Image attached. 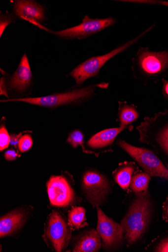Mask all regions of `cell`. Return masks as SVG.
<instances>
[{"label": "cell", "mask_w": 168, "mask_h": 252, "mask_svg": "<svg viewBox=\"0 0 168 252\" xmlns=\"http://www.w3.org/2000/svg\"><path fill=\"white\" fill-rule=\"evenodd\" d=\"M162 82V94L164 97L168 101V77L166 79H163Z\"/></svg>", "instance_id": "28"}, {"label": "cell", "mask_w": 168, "mask_h": 252, "mask_svg": "<svg viewBox=\"0 0 168 252\" xmlns=\"http://www.w3.org/2000/svg\"><path fill=\"white\" fill-rule=\"evenodd\" d=\"M140 116L137 107L127 102H119L118 121L119 126H131L138 119Z\"/></svg>", "instance_id": "18"}, {"label": "cell", "mask_w": 168, "mask_h": 252, "mask_svg": "<svg viewBox=\"0 0 168 252\" xmlns=\"http://www.w3.org/2000/svg\"><path fill=\"white\" fill-rule=\"evenodd\" d=\"M84 139L83 133L79 130H76L69 134L67 142L75 148H77L79 146H81L83 147Z\"/></svg>", "instance_id": "22"}, {"label": "cell", "mask_w": 168, "mask_h": 252, "mask_svg": "<svg viewBox=\"0 0 168 252\" xmlns=\"http://www.w3.org/2000/svg\"><path fill=\"white\" fill-rule=\"evenodd\" d=\"M153 28L154 26L151 27L135 37L104 55L94 57L88 59L74 68L71 72L70 75L75 79L78 85L83 84L89 78L97 76L106 62L117 55L126 51L132 46L137 43Z\"/></svg>", "instance_id": "4"}, {"label": "cell", "mask_w": 168, "mask_h": 252, "mask_svg": "<svg viewBox=\"0 0 168 252\" xmlns=\"http://www.w3.org/2000/svg\"><path fill=\"white\" fill-rule=\"evenodd\" d=\"M12 17L10 15H3L1 16V36L6 27L12 22Z\"/></svg>", "instance_id": "26"}, {"label": "cell", "mask_w": 168, "mask_h": 252, "mask_svg": "<svg viewBox=\"0 0 168 252\" xmlns=\"http://www.w3.org/2000/svg\"><path fill=\"white\" fill-rule=\"evenodd\" d=\"M13 9L19 18L27 20L36 26L45 18L44 8L35 1H16L14 2Z\"/></svg>", "instance_id": "13"}, {"label": "cell", "mask_w": 168, "mask_h": 252, "mask_svg": "<svg viewBox=\"0 0 168 252\" xmlns=\"http://www.w3.org/2000/svg\"><path fill=\"white\" fill-rule=\"evenodd\" d=\"M136 129L138 141L150 146L168 168V110L145 117Z\"/></svg>", "instance_id": "3"}, {"label": "cell", "mask_w": 168, "mask_h": 252, "mask_svg": "<svg viewBox=\"0 0 168 252\" xmlns=\"http://www.w3.org/2000/svg\"><path fill=\"white\" fill-rule=\"evenodd\" d=\"M153 215V204L149 190L136 193L121 223L128 248L137 243L146 236Z\"/></svg>", "instance_id": "1"}, {"label": "cell", "mask_w": 168, "mask_h": 252, "mask_svg": "<svg viewBox=\"0 0 168 252\" xmlns=\"http://www.w3.org/2000/svg\"><path fill=\"white\" fill-rule=\"evenodd\" d=\"M70 228L61 215L51 213L45 226L44 238L56 251L62 252L68 246L71 237Z\"/></svg>", "instance_id": "8"}, {"label": "cell", "mask_w": 168, "mask_h": 252, "mask_svg": "<svg viewBox=\"0 0 168 252\" xmlns=\"http://www.w3.org/2000/svg\"><path fill=\"white\" fill-rule=\"evenodd\" d=\"M82 188L86 198L94 208L103 204L111 191L108 179L94 170L84 173L82 179Z\"/></svg>", "instance_id": "7"}, {"label": "cell", "mask_w": 168, "mask_h": 252, "mask_svg": "<svg viewBox=\"0 0 168 252\" xmlns=\"http://www.w3.org/2000/svg\"><path fill=\"white\" fill-rule=\"evenodd\" d=\"M151 178L146 172L137 171L132 177L130 189L135 193L147 190Z\"/></svg>", "instance_id": "19"}, {"label": "cell", "mask_w": 168, "mask_h": 252, "mask_svg": "<svg viewBox=\"0 0 168 252\" xmlns=\"http://www.w3.org/2000/svg\"><path fill=\"white\" fill-rule=\"evenodd\" d=\"M97 209L98 217L97 231L101 237L103 248L110 251L122 247L124 241V234L121 224L107 217L100 207Z\"/></svg>", "instance_id": "9"}, {"label": "cell", "mask_w": 168, "mask_h": 252, "mask_svg": "<svg viewBox=\"0 0 168 252\" xmlns=\"http://www.w3.org/2000/svg\"><path fill=\"white\" fill-rule=\"evenodd\" d=\"M124 2L133 3H138L142 4H156V5H162L166 6H168V2L166 1H146V0H133V1H123Z\"/></svg>", "instance_id": "25"}, {"label": "cell", "mask_w": 168, "mask_h": 252, "mask_svg": "<svg viewBox=\"0 0 168 252\" xmlns=\"http://www.w3.org/2000/svg\"><path fill=\"white\" fill-rule=\"evenodd\" d=\"M33 144L32 137L26 134L22 136L19 141L18 147L19 151L22 152H26L29 151L32 147Z\"/></svg>", "instance_id": "23"}, {"label": "cell", "mask_w": 168, "mask_h": 252, "mask_svg": "<svg viewBox=\"0 0 168 252\" xmlns=\"http://www.w3.org/2000/svg\"><path fill=\"white\" fill-rule=\"evenodd\" d=\"M131 68L134 79L143 85L158 83L168 77V52L140 47L132 59Z\"/></svg>", "instance_id": "2"}, {"label": "cell", "mask_w": 168, "mask_h": 252, "mask_svg": "<svg viewBox=\"0 0 168 252\" xmlns=\"http://www.w3.org/2000/svg\"><path fill=\"white\" fill-rule=\"evenodd\" d=\"M18 154L15 150H9L6 152L5 157L8 161H11L15 160L17 157Z\"/></svg>", "instance_id": "29"}, {"label": "cell", "mask_w": 168, "mask_h": 252, "mask_svg": "<svg viewBox=\"0 0 168 252\" xmlns=\"http://www.w3.org/2000/svg\"><path fill=\"white\" fill-rule=\"evenodd\" d=\"M20 138V135H12L10 137V144L12 146L17 147L18 145Z\"/></svg>", "instance_id": "30"}, {"label": "cell", "mask_w": 168, "mask_h": 252, "mask_svg": "<svg viewBox=\"0 0 168 252\" xmlns=\"http://www.w3.org/2000/svg\"><path fill=\"white\" fill-rule=\"evenodd\" d=\"M10 144V136L4 126L0 129V150L3 151Z\"/></svg>", "instance_id": "24"}, {"label": "cell", "mask_w": 168, "mask_h": 252, "mask_svg": "<svg viewBox=\"0 0 168 252\" xmlns=\"http://www.w3.org/2000/svg\"><path fill=\"white\" fill-rule=\"evenodd\" d=\"M138 171L135 162H124L120 163L113 173V177L118 185L125 191H129L133 175Z\"/></svg>", "instance_id": "17"}, {"label": "cell", "mask_w": 168, "mask_h": 252, "mask_svg": "<svg viewBox=\"0 0 168 252\" xmlns=\"http://www.w3.org/2000/svg\"><path fill=\"white\" fill-rule=\"evenodd\" d=\"M27 219V215L23 210L12 212L0 220V237L9 236L22 226Z\"/></svg>", "instance_id": "15"}, {"label": "cell", "mask_w": 168, "mask_h": 252, "mask_svg": "<svg viewBox=\"0 0 168 252\" xmlns=\"http://www.w3.org/2000/svg\"><path fill=\"white\" fill-rule=\"evenodd\" d=\"M32 72L28 58L25 54L22 57L17 70L12 75L9 85L11 88L22 93L32 83Z\"/></svg>", "instance_id": "14"}, {"label": "cell", "mask_w": 168, "mask_h": 252, "mask_svg": "<svg viewBox=\"0 0 168 252\" xmlns=\"http://www.w3.org/2000/svg\"><path fill=\"white\" fill-rule=\"evenodd\" d=\"M47 190L51 204L54 207H67L75 197L73 189L63 176H52L47 183Z\"/></svg>", "instance_id": "11"}, {"label": "cell", "mask_w": 168, "mask_h": 252, "mask_svg": "<svg viewBox=\"0 0 168 252\" xmlns=\"http://www.w3.org/2000/svg\"><path fill=\"white\" fill-rule=\"evenodd\" d=\"M146 250L151 252H168V231L152 241Z\"/></svg>", "instance_id": "21"}, {"label": "cell", "mask_w": 168, "mask_h": 252, "mask_svg": "<svg viewBox=\"0 0 168 252\" xmlns=\"http://www.w3.org/2000/svg\"><path fill=\"white\" fill-rule=\"evenodd\" d=\"M162 217L165 221L168 222V195L163 204Z\"/></svg>", "instance_id": "27"}, {"label": "cell", "mask_w": 168, "mask_h": 252, "mask_svg": "<svg viewBox=\"0 0 168 252\" xmlns=\"http://www.w3.org/2000/svg\"><path fill=\"white\" fill-rule=\"evenodd\" d=\"M134 126L112 128L103 130L95 134L88 141L86 144L87 149L84 151L88 153H94L96 151L102 152L106 149L111 147L113 144L116 137L119 133L129 129L132 131ZM84 147L83 148H84Z\"/></svg>", "instance_id": "12"}, {"label": "cell", "mask_w": 168, "mask_h": 252, "mask_svg": "<svg viewBox=\"0 0 168 252\" xmlns=\"http://www.w3.org/2000/svg\"><path fill=\"white\" fill-rule=\"evenodd\" d=\"M86 210L81 207L72 209L68 215V224L73 230H79L88 225L86 222Z\"/></svg>", "instance_id": "20"}, {"label": "cell", "mask_w": 168, "mask_h": 252, "mask_svg": "<svg viewBox=\"0 0 168 252\" xmlns=\"http://www.w3.org/2000/svg\"><path fill=\"white\" fill-rule=\"evenodd\" d=\"M102 245L101 237L94 229L82 233L77 239L73 252H95L99 251Z\"/></svg>", "instance_id": "16"}, {"label": "cell", "mask_w": 168, "mask_h": 252, "mask_svg": "<svg viewBox=\"0 0 168 252\" xmlns=\"http://www.w3.org/2000/svg\"><path fill=\"white\" fill-rule=\"evenodd\" d=\"M1 95H4L6 97H8L4 78H2L1 79Z\"/></svg>", "instance_id": "31"}, {"label": "cell", "mask_w": 168, "mask_h": 252, "mask_svg": "<svg viewBox=\"0 0 168 252\" xmlns=\"http://www.w3.org/2000/svg\"><path fill=\"white\" fill-rule=\"evenodd\" d=\"M118 146L126 152L144 171L152 177L168 181V168L152 150L137 147L123 140L117 142Z\"/></svg>", "instance_id": "5"}, {"label": "cell", "mask_w": 168, "mask_h": 252, "mask_svg": "<svg viewBox=\"0 0 168 252\" xmlns=\"http://www.w3.org/2000/svg\"><path fill=\"white\" fill-rule=\"evenodd\" d=\"M107 84L90 85L67 93L37 98H26L1 100V102L21 101L45 107H54L73 102H81L92 97L97 87L105 88Z\"/></svg>", "instance_id": "6"}, {"label": "cell", "mask_w": 168, "mask_h": 252, "mask_svg": "<svg viewBox=\"0 0 168 252\" xmlns=\"http://www.w3.org/2000/svg\"><path fill=\"white\" fill-rule=\"evenodd\" d=\"M115 23L116 19L112 17L92 19L86 15L81 24L77 26L60 32H49L64 38L81 39L101 32Z\"/></svg>", "instance_id": "10"}]
</instances>
